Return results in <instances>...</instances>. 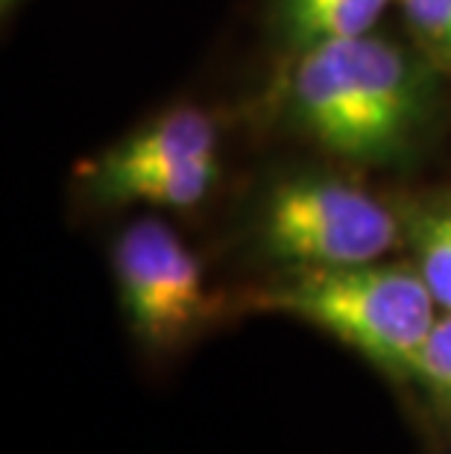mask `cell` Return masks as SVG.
<instances>
[{
	"mask_svg": "<svg viewBox=\"0 0 451 454\" xmlns=\"http://www.w3.org/2000/svg\"><path fill=\"white\" fill-rule=\"evenodd\" d=\"M293 59L284 114L334 156L396 164L414 153L434 118L439 71L416 47L367 33Z\"/></svg>",
	"mask_w": 451,
	"mask_h": 454,
	"instance_id": "1",
	"label": "cell"
},
{
	"mask_svg": "<svg viewBox=\"0 0 451 454\" xmlns=\"http://www.w3.org/2000/svg\"><path fill=\"white\" fill-rule=\"evenodd\" d=\"M244 305L320 328L396 381H414L422 346L439 320L416 267L381 261L287 270L249 294Z\"/></svg>",
	"mask_w": 451,
	"mask_h": 454,
	"instance_id": "2",
	"label": "cell"
},
{
	"mask_svg": "<svg viewBox=\"0 0 451 454\" xmlns=\"http://www.w3.org/2000/svg\"><path fill=\"white\" fill-rule=\"evenodd\" d=\"M253 238L273 264L314 270L372 264L405 235L399 211L367 188L331 173H296L264 194Z\"/></svg>",
	"mask_w": 451,
	"mask_h": 454,
	"instance_id": "3",
	"label": "cell"
},
{
	"mask_svg": "<svg viewBox=\"0 0 451 454\" xmlns=\"http://www.w3.org/2000/svg\"><path fill=\"white\" fill-rule=\"evenodd\" d=\"M118 302L132 337L147 352H174L214 311L199 258L161 220L141 217L112 247Z\"/></svg>",
	"mask_w": 451,
	"mask_h": 454,
	"instance_id": "4",
	"label": "cell"
},
{
	"mask_svg": "<svg viewBox=\"0 0 451 454\" xmlns=\"http://www.w3.org/2000/svg\"><path fill=\"white\" fill-rule=\"evenodd\" d=\"M211 159H217L214 121L203 109L179 106L114 144L97 161L85 164L82 179L85 191L97 202H105L114 188L129 179Z\"/></svg>",
	"mask_w": 451,
	"mask_h": 454,
	"instance_id": "5",
	"label": "cell"
},
{
	"mask_svg": "<svg viewBox=\"0 0 451 454\" xmlns=\"http://www.w3.org/2000/svg\"><path fill=\"white\" fill-rule=\"evenodd\" d=\"M393 0H273L270 27L278 47L299 56L311 47L367 35Z\"/></svg>",
	"mask_w": 451,
	"mask_h": 454,
	"instance_id": "6",
	"label": "cell"
},
{
	"mask_svg": "<svg viewBox=\"0 0 451 454\" xmlns=\"http://www.w3.org/2000/svg\"><path fill=\"white\" fill-rule=\"evenodd\" d=\"M399 217L416 273L439 311L451 314V194L408 202Z\"/></svg>",
	"mask_w": 451,
	"mask_h": 454,
	"instance_id": "7",
	"label": "cell"
},
{
	"mask_svg": "<svg viewBox=\"0 0 451 454\" xmlns=\"http://www.w3.org/2000/svg\"><path fill=\"white\" fill-rule=\"evenodd\" d=\"M217 179V159L194 161L185 168L147 173V176L123 182L114 188L103 206H123V202H147V206H170V208H191L208 197Z\"/></svg>",
	"mask_w": 451,
	"mask_h": 454,
	"instance_id": "8",
	"label": "cell"
},
{
	"mask_svg": "<svg viewBox=\"0 0 451 454\" xmlns=\"http://www.w3.org/2000/svg\"><path fill=\"white\" fill-rule=\"evenodd\" d=\"M414 47L451 76V0H399Z\"/></svg>",
	"mask_w": 451,
	"mask_h": 454,
	"instance_id": "9",
	"label": "cell"
},
{
	"mask_svg": "<svg viewBox=\"0 0 451 454\" xmlns=\"http://www.w3.org/2000/svg\"><path fill=\"white\" fill-rule=\"evenodd\" d=\"M414 384L451 419V314H443L422 346Z\"/></svg>",
	"mask_w": 451,
	"mask_h": 454,
	"instance_id": "10",
	"label": "cell"
}]
</instances>
